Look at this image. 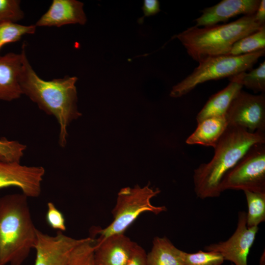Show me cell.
<instances>
[{
    "label": "cell",
    "mask_w": 265,
    "mask_h": 265,
    "mask_svg": "<svg viewBox=\"0 0 265 265\" xmlns=\"http://www.w3.org/2000/svg\"><path fill=\"white\" fill-rule=\"evenodd\" d=\"M142 9L144 16L140 18L139 23L143 22L144 17L155 15L160 11L159 2L158 0H145Z\"/></svg>",
    "instance_id": "cell-28"
},
{
    "label": "cell",
    "mask_w": 265,
    "mask_h": 265,
    "mask_svg": "<svg viewBox=\"0 0 265 265\" xmlns=\"http://www.w3.org/2000/svg\"><path fill=\"white\" fill-rule=\"evenodd\" d=\"M265 54V49L240 55H223L206 58L198 62L190 74L172 87L170 96L181 97L202 83L230 78L251 70Z\"/></svg>",
    "instance_id": "cell-6"
},
{
    "label": "cell",
    "mask_w": 265,
    "mask_h": 265,
    "mask_svg": "<svg viewBox=\"0 0 265 265\" xmlns=\"http://www.w3.org/2000/svg\"><path fill=\"white\" fill-rule=\"evenodd\" d=\"M19 0H0V23H17L24 17Z\"/></svg>",
    "instance_id": "cell-26"
},
{
    "label": "cell",
    "mask_w": 265,
    "mask_h": 265,
    "mask_svg": "<svg viewBox=\"0 0 265 265\" xmlns=\"http://www.w3.org/2000/svg\"><path fill=\"white\" fill-rule=\"evenodd\" d=\"M230 81L241 84L255 93L265 92V61L248 72H243L229 78Z\"/></svg>",
    "instance_id": "cell-21"
},
{
    "label": "cell",
    "mask_w": 265,
    "mask_h": 265,
    "mask_svg": "<svg viewBox=\"0 0 265 265\" xmlns=\"http://www.w3.org/2000/svg\"><path fill=\"white\" fill-rule=\"evenodd\" d=\"M45 174L42 166H26L18 162L0 160V189L19 188L28 198H37L41 193V185Z\"/></svg>",
    "instance_id": "cell-11"
},
{
    "label": "cell",
    "mask_w": 265,
    "mask_h": 265,
    "mask_svg": "<svg viewBox=\"0 0 265 265\" xmlns=\"http://www.w3.org/2000/svg\"><path fill=\"white\" fill-rule=\"evenodd\" d=\"M26 49L23 43L20 53H8L0 56V100L10 102L23 95L20 80Z\"/></svg>",
    "instance_id": "cell-14"
},
{
    "label": "cell",
    "mask_w": 265,
    "mask_h": 265,
    "mask_svg": "<svg viewBox=\"0 0 265 265\" xmlns=\"http://www.w3.org/2000/svg\"><path fill=\"white\" fill-rule=\"evenodd\" d=\"M258 227H248L246 213L239 212L237 228L227 240L206 246V251L220 253L224 260L229 261L234 265H248L247 258L255 240Z\"/></svg>",
    "instance_id": "cell-9"
},
{
    "label": "cell",
    "mask_w": 265,
    "mask_h": 265,
    "mask_svg": "<svg viewBox=\"0 0 265 265\" xmlns=\"http://www.w3.org/2000/svg\"><path fill=\"white\" fill-rule=\"evenodd\" d=\"M197 124L195 130L186 139V143L213 148L228 126L225 117L209 118Z\"/></svg>",
    "instance_id": "cell-17"
},
{
    "label": "cell",
    "mask_w": 265,
    "mask_h": 265,
    "mask_svg": "<svg viewBox=\"0 0 265 265\" xmlns=\"http://www.w3.org/2000/svg\"><path fill=\"white\" fill-rule=\"evenodd\" d=\"M265 49V27L237 41L228 55L237 56Z\"/></svg>",
    "instance_id": "cell-20"
},
{
    "label": "cell",
    "mask_w": 265,
    "mask_h": 265,
    "mask_svg": "<svg viewBox=\"0 0 265 265\" xmlns=\"http://www.w3.org/2000/svg\"><path fill=\"white\" fill-rule=\"evenodd\" d=\"M86 21L83 2L76 0H53L35 25L37 27H61L68 24L83 25Z\"/></svg>",
    "instance_id": "cell-15"
},
{
    "label": "cell",
    "mask_w": 265,
    "mask_h": 265,
    "mask_svg": "<svg viewBox=\"0 0 265 265\" xmlns=\"http://www.w3.org/2000/svg\"><path fill=\"white\" fill-rule=\"evenodd\" d=\"M260 2V0H222L201 10V15L194 20L196 23L194 26H213L241 14L254 15Z\"/></svg>",
    "instance_id": "cell-13"
},
{
    "label": "cell",
    "mask_w": 265,
    "mask_h": 265,
    "mask_svg": "<svg viewBox=\"0 0 265 265\" xmlns=\"http://www.w3.org/2000/svg\"><path fill=\"white\" fill-rule=\"evenodd\" d=\"M36 27L35 25L26 26L17 23H0V51L6 44L18 42L25 35L33 34Z\"/></svg>",
    "instance_id": "cell-22"
},
{
    "label": "cell",
    "mask_w": 265,
    "mask_h": 265,
    "mask_svg": "<svg viewBox=\"0 0 265 265\" xmlns=\"http://www.w3.org/2000/svg\"><path fill=\"white\" fill-rule=\"evenodd\" d=\"M137 244L124 234L95 238L96 263L98 265H127Z\"/></svg>",
    "instance_id": "cell-12"
},
{
    "label": "cell",
    "mask_w": 265,
    "mask_h": 265,
    "mask_svg": "<svg viewBox=\"0 0 265 265\" xmlns=\"http://www.w3.org/2000/svg\"><path fill=\"white\" fill-rule=\"evenodd\" d=\"M182 252L167 237H156L146 255L148 265H183Z\"/></svg>",
    "instance_id": "cell-18"
},
{
    "label": "cell",
    "mask_w": 265,
    "mask_h": 265,
    "mask_svg": "<svg viewBox=\"0 0 265 265\" xmlns=\"http://www.w3.org/2000/svg\"><path fill=\"white\" fill-rule=\"evenodd\" d=\"M26 148L25 145L17 141L2 137L0 139V160L20 162Z\"/></svg>",
    "instance_id": "cell-25"
},
{
    "label": "cell",
    "mask_w": 265,
    "mask_h": 265,
    "mask_svg": "<svg viewBox=\"0 0 265 265\" xmlns=\"http://www.w3.org/2000/svg\"><path fill=\"white\" fill-rule=\"evenodd\" d=\"M145 250L137 244L127 265H148Z\"/></svg>",
    "instance_id": "cell-29"
},
{
    "label": "cell",
    "mask_w": 265,
    "mask_h": 265,
    "mask_svg": "<svg viewBox=\"0 0 265 265\" xmlns=\"http://www.w3.org/2000/svg\"><path fill=\"white\" fill-rule=\"evenodd\" d=\"M265 143V132H250L228 125L214 148V154L208 163H202L194 170L193 183L196 196L204 199L217 197L222 192L221 182L254 145Z\"/></svg>",
    "instance_id": "cell-2"
},
{
    "label": "cell",
    "mask_w": 265,
    "mask_h": 265,
    "mask_svg": "<svg viewBox=\"0 0 265 265\" xmlns=\"http://www.w3.org/2000/svg\"><path fill=\"white\" fill-rule=\"evenodd\" d=\"M160 190L154 189L150 184L143 187L135 185L132 187L121 188L117 194L116 201L112 210V222L104 228H94L93 237L102 239L115 234H124L125 231L142 213L149 212L158 215L167 211L165 206H155L151 199Z\"/></svg>",
    "instance_id": "cell-5"
},
{
    "label": "cell",
    "mask_w": 265,
    "mask_h": 265,
    "mask_svg": "<svg viewBox=\"0 0 265 265\" xmlns=\"http://www.w3.org/2000/svg\"><path fill=\"white\" fill-rule=\"evenodd\" d=\"M46 219L52 228L62 232L66 230L65 219L63 214L53 202H49L47 203Z\"/></svg>",
    "instance_id": "cell-27"
},
{
    "label": "cell",
    "mask_w": 265,
    "mask_h": 265,
    "mask_svg": "<svg viewBox=\"0 0 265 265\" xmlns=\"http://www.w3.org/2000/svg\"><path fill=\"white\" fill-rule=\"evenodd\" d=\"M256 20L260 23L265 25V0H261L255 14Z\"/></svg>",
    "instance_id": "cell-30"
},
{
    "label": "cell",
    "mask_w": 265,
    "mask_h": 265,
    "mask_svg": "<svg viewBox=\"0 0 265 265\" xmlns=\"http://www.w3.org/2000/svg\"><path fill=\"white\" fill-rule=\"evenodd\" d=\"M234 265L233 264H231V265Z\"/></svg>",
    "instance_id": "cell-32"
},
{
    "label": "cell",
    "mask_w": 265,
    "mask_h": 265,
    "mask_svg": "<svg viewBox=\"0 0 265 265\" xmlns=\"http://www.w3.org/2000/svg\"><path fill=\"white\" fill-rule=\"evenodd\" d=\"M265 27L254 15L243 16L229 23L203 27H189L175 35L187 54L199 62L208 57L228 55L238 40Z\"/></svg>",
    "instance_id": "cell-4"
},
{
    "label": "cell",
    "mask_w": 265,
    "mask_h": 265,
    "mask_svg": "<svg viewBox=\"0 0 265 265\" xmlns=\"http://www.w3.org/2000/svg\"><path fill=\"white\" fill-rule=\"evenodd\" d=\"M86 239L73 238L61 231L51 236L37 229L34 265H68L73 251Z\"/></svg>",
    "instance_id": "cell-10"
},
{
    "label": "cell",
    "mask_w": 265,
    "mask_h": 265,
    "mask_svg": "<svg viewBox=\"0 0 265 265\" xmlns=\"http://www.w3.org/2000/svg\"><path fill=\"white\" fill-rule=\"evenodd\" d=\"M221 189L265 193V143L256 144L249 149L225 176Z\"/></svg>",
    "instance_id": "cell-7"
},
{
    "label": "cell",
    "mask_w": 265,
    "mask_h": 265,
    "mask_svg": "<svg viewBox=\"0 0 265 265\" xmlns=\"http://www.w3.org/2000/svg\"><path fill=\"white\" fill-rule=\"evenodd\" d=\"M77 80L75 76L43 80L32 67L25 51L20 80L22 94L46 113L55 117L59 126L58 143L62 148L67 144L68 127L81 116L77 105Z\"/></svg>",
    "instance_id": "cell-1"
},
{
    "label": "cell",
    "mask_w": 265,
    "mask_h": 265,
    "mask_svg": "<svg viewBox=\"0 0 265 265\" xmlns=\"http://www.w3.org/2000/svg\"><path fill=\"white\" fill-rule=\"evenodd\" d=\"M182 259L183 265H221L225 261L218 252L202 250L193 253L182 251Z\"/></svg>",
    "instance_id": "cell-24"
},
{
    "label": "cell",
    "mask_w": 265,
    "mask_h": 265,
    "mask_svg": "<svg viewBox=\"0 0 265 265\" xmlns=\"http://www.w3.org/2000/svg\"><path fill=\"white\" fill-rule=\"evenodd\" d=\"M27 199L22 193L0 197L1 265H22L34 248L37 229Z\"/></svg>",
    "instance_id": "cell-3"
},
{
    "label": "cell",
    "mask_w": 265,
    "mask_h": 265,
    "mask_svg": "<svg viewBox=\"0 0 265 265\" xmlns=\"http://www.w3.org/2000/svg\"><path fill=\"white\" fill-rule=\"evenodd\" d=\"M248 207L246 225L248 227H258L265 220V193L244 191Z\"/></svg>",
    "instance_id": "cell-19"
},
{
    "label": "cell",
    "mask_w": 265,
    "mask_h": 265,
    "mask_svg": "<svg viewBox=\"0 0 265 265\" xmlns=\"http://www.w3.org/2000/svg\"></svg>",
    "instance_id": "cell-33"
},
{
    "label": "cell",
    "mask_w": 265,
    "mask_h": 265,
    "mask_svg": "<svg viewBox=\"0 0 265 265\" xmlns=\"http://www.w3.org/2000/svg\"><path fill=\"white\" fill-rule=\"evenodd\" d=\"M225 117L229 126L265 132V93L255 95L241 90L232 100Z\"/></svg>",
    "instance_id": "cell-8"
},
{
    "label": "cell",
    "mask_w": 265,
    "mask_h": 265,
    "mask_svg": "<svg viewBox=\"0 0 265 265\" xmlns=\"http://www.w3.org/2000/svg\"><path fill=\"white\" fill-rule=\"evenodd\" d=\"M259 265H265V251H264V253L262 255L260 261H259Z\"/></svg>",
    "instance_id": "cell-31"
},
{
    "label": "cell",
    "mask_w": 265,
    "mask_h": 265,
    "mask_svg": "<svg viewBox=\"0 0 265 265\" xmlns=\"http://www.w3.org/2000/svg\"><path fill=\"white\" fill-rule=\"evenodd\" d=\"M95 238L87 237L73 251L68 265H98L94 256Z\"/></svg>",
    "instance_id": "cell-23"
},
{
    "label": "cell",
    "mask_w": 265,
    "mask_h": 265,
    "mask_svg": "<svg viewBox=\"0 0 265 265\" xmlns=\"http://www.w3.org/2000/svg\"><path fill=\"white\" fill-rule=\"evenodd\" d=\"M242 87L238 82L230 81L226 87L212 95L196 115L197 123L209 118L225 117L232 100Z\"/></svg>",
    "instance_id": "cell-16"
}]
</instances>
